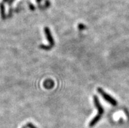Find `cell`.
<instances>
[{
  "label": "cell",
  "instance_id": "8fae6325",
  "mask_svg": "<svg viewBox=\"0 0 129 128\" xmlns=\"http://www.w3.org/2000/svg\"><path fill=\"white\" fill-rule=\"evenodd\" d=\"M9 0H2V3L3 4H5V3H8Z\"/></svg>",
  "mask_w": 129,
  "mask_h": 128
},
{
  "label": "cell",
  "instance_id": "3957f363",
  "mask_svg": "<svg viewBox=\"0 0 129 128\" xmlns=\"http://www.w3.org/2000/svg\"><path fill=\"white\" fill-rule=\"evenodd\" d=\"M97 91L102 95L104 99L106 100V101L108 102L109 103H110L111 105H113V106H117V101H116L115 99H114L112 96H111L108 93H106L102 88H97Z\"/></svg>",
  "mask_w": 129,
  "mask_h": 128
},
{
  "label": "cell",
  "instance_id": "6da1fadb",
  "mask_svg": "<svg viewBox=\"0 0 129 128\" xmlns=\"http://www.w3.org/2000/svg\"><path fill=\"white\" fill-rule=\"evenodd\" d=\"M93 99H94V105H95L96 108H97V110H98V113H97V115H96V116L94 117L93 120L90 121V123H89L90 127H94L96 123H98V121H100V120L101 119L103 114H104V110L102 106L100 103L98 97L96 96V95H94V96H93Z\"/></svg>",
  "mask_w": 129,
  "mask_h": 128
},
{
  "label": "cell",
  "instance_id": "ba28073f",
  "mask_svg": "<svg viewBox=\"0 0 129 128\" xmlns=\"http://www.w3.org/2000/svg\"><path fill=\"white\" fill-rule=\"evenodd\" d=\"M26 125L27 127H29V128H37V127H35V125L33 124V123H30V122H29V123H27Z\"/></svg>",
  "mask_w": 129,
  "mask_h": 128
},
{
  "label": "cell",
  "instance_id": "277c9868",
  "mask_svg": "<svg viewBox=\"0 0 129 128\" xmlns=\"http://www.w3.org/2000/svg\"><path fill=\"white\" fill-rule=\"evenodd\" d=\"M0 15H1V18L3 20H5L7 18V15H6L5 5L2 2L0 3Z\"/></svg>",
  "mask_w": 129,
  "mask_h": 128
},
{
  "label": "cell",
  "instance_id": "8992f818",
  "mask_svg": "<svg viewBox=\"0 0 129 128\" xmlns=\"http://www.w3.org/2000/svg\"><path fill=\"white\" fill-rule=\"evenodd\" d=\"M50 6H51V2H50L49 0H45V5H44V7H45V9L49 8Z\"/></svg>",
  "mask_w": 129,
  "mask_h": 128
},
{
  "label": "cell",
  "instance_id": "30bf717a",
  "mask_svg": "<svg viewBox=\"0 0 129 128\" xmlns=\"http://www.w3.org/2000/svg\"><path fill=\"white\" fill-rule=\"evenodd\" d=\"M15 0H9L8 2V5L10 7V6H11L12 4H13V3L14 2H15Z\"/></svg>",
  "mask_w": 129,
  "mask_h": 128
},
{
  "label": "cell",
  "instance_id": "52a82bcc",
  "mask_svg": "<svg viewBox=\"0 0 129 128\" xmlns=\"http://www.w3.org/2000/svg\"><path fill=\"white\" fill-rule=\"evenodd\" d=\"M78 28L80 30H84V29H86V26H85L84 24H79L78 25Z\"/></svg>",
  "mask_w": 129,
  "mask_h": 128
},
{
  "label": "cell",
  "instance_id": "4fadbf2b",
  "mask_svg": "<svg viewBox=\"0 0 129 128\" xmlns=\"http://www.w3.org/2000/svg\"><path fill=\"white\" fill-rule=\"evenodd\" d=\"M22 128H28V127H27L26 125H24V126L22 127Z\"/></svg>",
  "mask_w": 129,
  "mask_h": 128
},
{
  "label": "cell",
  "instance_id": "5b68a950",
  "mask_svg": "<svg viewBox=\"0 0 129 128\" xmlns=\"http://www.w3.org/2000/svg\"><path fill=\"white\" fill-rule=\"evenodd\" d=\"M13 9L11 7H9V11H8V14H7V17H11L12 15H13Z\"/></svg>",
  "mask_w": 129,
  "mask_h": 128
},
{
  "label": "cell",
  "instance_id": "7a4b0ae2",
  "mask_svg": "<svg viewBox=\"0 0 129 128\" xmlns=\"http://www.w3.org/2000/svg\"><path fill=\"white\" fill-rule=\"evenodd\" d=\"M44 32H45V36L46 38L47 39L49 43V45H39V48L43 49V50H50L53 47V46L55 45V41H54V39H53L52 34L51 33L50 29L48 27H45L44 28Z\"/></svg>",
  "mask_w": 129,
  "mask_h": 128
},
{
  "label": "cell",
  "instance_id": "9c48e42d",
  "mask_svg": "<svg viewBox=\"0 0 129 128\" xmlns=\"http://www.w3.org/2000/svg\"><path fill=\"white\" fill-rule=\"evenodd\" d=\"M29 7H30V9H31V11H34L35 10V7H34V5H33L32 4H29Z\"/></svg>",
  "mask_w": 129,
  "mask_h": 128
},
{
  "label": "cell",
  "instance_id": "7c38bea8",
  "mask_svg": "<svg viewBox=\"0 0 129 128\" xmlns=\"http://www.w3.org/2000/svg\"><path fill=\"white\" fill-rule=\"evenodd\" d=\"M41 1H42V0H35V2H36V3H37V4H39L40 2H41Z\"/></svg>",
  "mask_w": 129,
  "mask_h": 128
}]
</instances>
